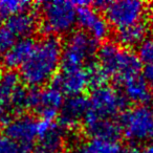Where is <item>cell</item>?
I'll list each match as a JSON object with an SVG mask.
<instances>
[{
	"mask_svg": "<svg viewBox=\"0 0 153 153\" xmlns=\"http://www.w3.org/2000/svg\"><path fill=\"white\" fill-rule=\"evenodd\" d=\"M62 51L59 37L45 36L37 41L30 56L20 67L21 82L30 88H42L53 82L61 68Z\"/></svg>",
	"mask_w": 153,
	"mask_h": 153,
	"instance_id": "obj_1",
	"label": "cell"
},
{
	"mask_svg": "<svg viewBox=\"0 0 153 153\" xmlns=\"http://www.w3.org/2000/svg\"><path fill=\"white\" fill-rule=\"evenodd\" d=\"M97 60L100 67L108 79L117 83L140 76L143 70V63L137 53L132 49L124 48L117 42H105L99 46Z\"/></svg>",
	"mask_w": 153,
	"mask_h": 153,
	"instance_id": "obj_2",
	"label": "cell"
},
{
	"mask_svg": "<svg viewBox=\"0 0 153 153\" xmlns=\"http://www.w3.org/2000/svg\"><path fill=\"white\" fill-rule=\"evenodd\" d=\"M41 30L46 36L58 37L72 32L76 24V1H45L40 3Z\"/></svg>",
	"mask_w": 153,
	"mask_h": 153,
	"instance_id": "obj_3",
	"label": "cell"
},
{
	"mask_svg": "<svg viewBox=\"0 0 153 153\" xmlns=\"http://www.w3.org/2000/svg\"><path fill=\"white\" fill-rule=\"evenodd\" d=\"M97 10L104 12L110 26L117 30L143 22L147 15V4L140 0H117L92 2Z\"/></svg>",
	"mask_w": 153,
	"mask_h": 153,
	"instance_id": "obj_4",
	"label": "cell"
},
{
	"mask_svg": "<svg viewBox=\"0 0 153 153\" xmlns=\"http://www.w3.org/2000/svg\"><path fill=\"white\" fill-rule=\"evenodd\" d=\"M99 42L83 30L71 33L62 51L61 69L82 68L90 63L97 56Z\"/></svg>",
	"mask_w": 153,
	"mask_h": 153,
	"instance_id": "obj_5",
	"label": "cell"
},
{
	"mask_svg": "<svg viewBox=\"0 0 153 153\" xmlns=\"http://www.w3.org/2000/svg\"><path fill=\"white\" fill-rule=\"evenodd\" d=\"M128 101L117 88L108 84L91 90L87 113L100 119L117 120L127 110Z\"/></svg>",
	"mask_w": 153,
	"mask_h": 153,
	"instance_id": "obj_6",
	"label": "cell"
},
{
	"mask_svg": "<svg viewBox=\"0 0 153 153\" xmlns=\"http://www.w3.org/2000/svg\"><path fill=\"white\" fill-rule=\"evenodd\" d=\"M119 122L122 133L130 142L153 140V106L143 105L127 109Z\"/></svg>",
	"mask_w": 153,
	"mask_h": 153,
	"instance_id": "obj_7",
	"label": "cell"
},
{
	"mask_svg": "<svg viewBox=\"0 0 153 153\" xmlns=\"http://www.w3.org/2000/svg\"><path fill=\"white\" fill-rule=\"evenodd\" d=\"M64 94L53 85L43 88H30L27 109L33 110L44 120H55L64 103Z\"/></svg>",
	"mask_w": 153,
	"mask_h": 153,
	"instance_id": "obj_8",
	"label": "cell"
},
{
	"mask_svg": "<svg viewBox=\"0 0 153 153\" xmlns=\"http://www.w3.org/2000/svg\"><path fill=\"white\" fill-rule=\"evenodd\" d=\"M4 134L19 147L22 153L33 152L38 138V120L22 113L7 119Z\"/></svg>",
	"mask_w": 153,
	"mask_h": 153,
	"instance_id": "obj_9",
	"label": "cell"
},
{
	"mask_svg": "<svg viewBox=\"0 0 153 153\" xmlns=\"http://www.w3.org/2000/svg\"><path fill=\"white\" fill-rule=\"evenodd\" d=\"M66 140V128L55 120H38V138L34 153H61Z\"/></svg>",
	"mask_w": 153,
	"mask_h": 153,
	"instance_id": "obj_10",
	"label": "cell"
},
{
	"mask_svg": "<svg viewBox=\"0 0 153 153\" xmlns=\"http://www.w3.org/2000/svg\"><path fill=\"white\" fill-rule=\"evenodd\" d=\"M76 3L78 5L76 24L98 42L105 40L110 33V25L106 18L96 7H90L91 2L76 1Z\"/></svg>",
	"mask_w": 153,
	"mask_h": 153,
	"instance_id": "obj_11",
	"label": "cell"
},
{
	"mask_svg": "<svg viewBox=\"0 0 153 153\" xmlns=\"http://www.w3.org/2000/svg\"><path fill=\"white\" fill-rule=\"evenodd\" d=\"M51 85L67 97L83 94L90 87L86 66L82 68L61 69L53 80Z\"/></svg>",
	"mask_w": 153,
	"mask_h": 153,
	"instance_id": "obj_12",
	"label": "cell"
},
{
	"mask_svg": "<svg viewBox=\"0 0 153 153\" xmlns=\"http://www.w3.org/2000/svg\"><path fill=\"white\" fill-rule=\"evenodd\" d=\"M88 110V98L83 94L67 97L64 100L59 113L60 124L63 127L74 128L83 124Z\"/></svg>",
	"mask_w": 153,
	"mask_h": 153,
	"instance_id": "obj_13",
	"label": "cell"
},
{
	"mask_svg": "<svg viewBox=\"0 0 153 153\" xmlns=\"http://www.w3.org/2000/svg\"><path fill=\"white\" fill-rule=\"evenodd\" d=\"M83 125L85 132L89 135V137L117 140L122 134L121 125L117 120L100 119L86 113Z\"/></svg>",
	"mask_w": 153,
	"mask_h": 153,
	"instance_id": "obj_14",
	"label": "cell"
},
{
	"mask_svg": "<svg viewBox=\"0 0 153 153\" xmlns=\"http://www.w3.org/2000/svg\"><path fill=\"white\" fill-rule=\"evenodd\" d=\"M122 94L128 102L136 106L149 105L153 100V92L143 76H136L121 83Z\"/></svg>",
	"mask_w": 153,
	"mask_h": 153,
	"instance_id": "obj_15",
	"label": "cell"
},
{
	"mask_svg": "<svg viewBox=\"0 0 153 153\" xmlns=\"http://www.w3.org/2000/svg\"><path fill=\"white\" fill-rule=\"evenodd\" d=\"M4 25L17 39L30 38L39 26V18L33 10H27L5 19Z\"/></svg>",
	"mask_w": 153,
	"mask_h": 153,
	"instance_id": "obj_16",
	"label": "cell"
},
{
	"mask_svg": "<svg viewBox=\"0 0 153 153\" xmlns=\"http://www.w3.org/2000/svg\"><path fill=\"white\" fill-rule=\"evenodd\" d=\"M124 148L117 140L88 137L74 143L67 153H123Z\"/></svg>",
	"mask_w": 153,
	"mask_h": 153,
	"instance_id": "obj_17",
	"label": "cell"
},
{
	"mask_svg": "<svg viewBox=\"0 0 153 153\" xmlns=\"http://www.w3.org/2000/svg\"><path fill=\"white\" fill-rule=\"evenodd\" d=\"M36 44V41L32 38L18 39L16 43L3 53L2 65H4L9 70H14L20 68L32 53Z\"/></svg>",
	"mask_w": 153,
	"mask_h": 153,
	"instance_id": "obj_18",
	"label": "cell"
},
{
	"mask_svg": "<svg viewBox=\"0 0 153 153\" xmlns=\"http://www.w3.org/2000/svg\"><path fill=\"white\" fill-rule=\"evenodd\" d=\"M149 26L144 21L128 27L117 30L115 40L120 46L131 49L132 47L140 46V44L147 38Z\"/></svg>",
	"mask_w": 153,
	"mask_h": 153,
	"instance_id": "obj_19",
	"label": "cell"
},
{
	"mask_svg": "<svg viewBox=\"0 0 153 153\" xmlns=\"http://www.w3.org/2000/svg\"><path fill=\"white\" fill-rule=\"evenodd\" d=\"M21 86L20 76L14 70H7L0 74V98L1 105L7 106L12 94Z\"/></svg>",
	"mask_w": 153,
	"mask_h": 153,
	"instance_id": "obj_20",
	"label": "cell"
},
{
	"mask_svg": "<svg viewBox=\"0 0 153 153\" xmlns=\"http://www.w3.org/2000/svg\"><path fill=\"white\" fill-rule=\"evenodd\" d=\"M30 7L32 3L25 0H2L0 1V17L7 19L13 15L30 10Z\"/></svg>",
	"mask_w": 153,
	"mask_h": 153,
	"instance_id": "obj_21",
	"label": "cell"
},
{
	"mask_svg": "<svg viewBox=\"0 0 153 153\" xmlns=\"http://www.w3.org/2000/svg\"><path fill=\"white\" fill-rule=\"evenodd\" d=\"M86 70H87L88 79H89L90 88L94 89L100 86L106 85L108 78L100 67L98 62H90L88 65H86Z\"/></svg>",
	"mask_w": 153,
	"mask_h": 153,
	"instance_id": "obj_22",
	"label": "cell"
},
{
	"mask_svg": "<svg viewBox=\"0 0 153 153\" xmlns=\"http://www.w3.org/2000/svg\"><path fill=\"white\" fill-rule=\"evenodd\" d=\"M136 53L142 63H153V37H147L137 47Z\"/></svg>",
	"mask_w": 153,
	"mask_h": 153,
	"instance_id": "obj_23",
	"label": "cell"
},
{
	"mask_svg": "<svg viewBox=\"0 0 153 153\" xmlns=\"http://www.w3.org/2000/svg\"><path fill=\"white\" fill-rule=\"evenodd\" d=\"M17 40L18 39L15 37V35L4 24L0 25V53H7Z\"/></svg>",
	"mask_w": 153,
	"mask_h": 153,
	"instance_id": "obj_24",
	"label": "cell"
},
{
	"mask_svg": "<svg viewBox=\"0 0 153 153\" xmlns=\"http://www.w3.org/2000/svg\"><path fill=\"white\" fill-rule=\"evenodd\" d=\"M0 153H22L19 147L4 133H0Z\"/></svg>",
	"mask_w": 153,
	"mask_h": 153,
	"instance_id": "obj_25",
	"label": "cell"
},
{
	"mask_svg": "<svg viewBox=\"0 0 153 153\" xmlns=\"http://www.w3.org/2000/svg\"><path fill=\"white\" fill-rule=\"evenodd\" d=\"M143 76L153 92V63L147 64L143 67Z\"/></svg>",
	"mask_w": 153,
	"mask_h": 153,
	"instance_id": "obj_26",
	"label": "cell"
},
{
	"mask_svg": "<svg viewBox=\"0 0 153 153\" xmlns=\"http://www.w3.org/2000/svg\"><path fill=\"white\" fill-rule=\"evenodd\" d=\"M7 121V110H5V107L0 104V128L5 125Z\"/></svg>",
	"mask_w": 153,
	"mask_h": 153,
	"instance_id": "obj_27",
	"label": "cell"
},
{
	"mask_svg": "<svg viewBox=\"0 0 153 153\" xmlns=\"http://www.w3.org/2000/svg\"><path fill=\"white\" fill-rule=\"evenodd\" d=\"M123 153H143V150H140V149L136 146H129L124 149Z\"/></svg>",
	"mask_w": 153,
	"mask_h": 153,
	"instance_id": "obj_28",
	"label": "cell"
},
{
	"mask_svg": "<svg viewBox=\"0 0 153 153\" xmlns=\"http://www.w3.org/2000/svg\"><path fill=\"white\" fill-rule=\"evenodd\" d=\"M148 26L150 27V30L153 32V7L150 10L149 13V20H148Z\"/></svg>",
	"mask_w": 153,
	"mask_h": 153,
	"instance_id": "obj_29",
	"label": "cell"
},
{
	"mask_svg": "<svg viewBox=\"0 0 153 153\" xmlns=\"http://www.w3.org/2000/svg\"><path fill=\"white\" fill-rule=\"evenodd\" d=\"M143 153H153V143H150V144L143 150Z\"/></svg>",
	"mask_w": 153,
	"mask_h": 153,
	"instance_id": "obj_30",
	"label": "cell"
},
{
	"mask_svg": "<svg viewBox=\"0 0 153 153\" xmlns=\"http://www.w3.org/2000/svg\"><path fill=\"white\" fill-rule=\"evenodd\" d=\"M1 66H2V59L0 58V70H1Z\"/></svg>",
	"mask_w": 153,
	"mask_h": 153,
	"instance_id": "obj_31",
	"label": "cell"
},
{
	"mask_svg": "<svg viewBox=\"0 0 153 153\" xmlns=\"http://www.w3.org/2000/svg\"><path fill=\"white\" fill-rule=\"evenodd\" d=\"M0 104H1V98H0ZM2 106H3V105H2Z\"/></svg>",
	"mask_w": 153,
	"mask_h": 153,
	"instance_id": "obj_32",
	"label": "cell"
}]
</instances>
